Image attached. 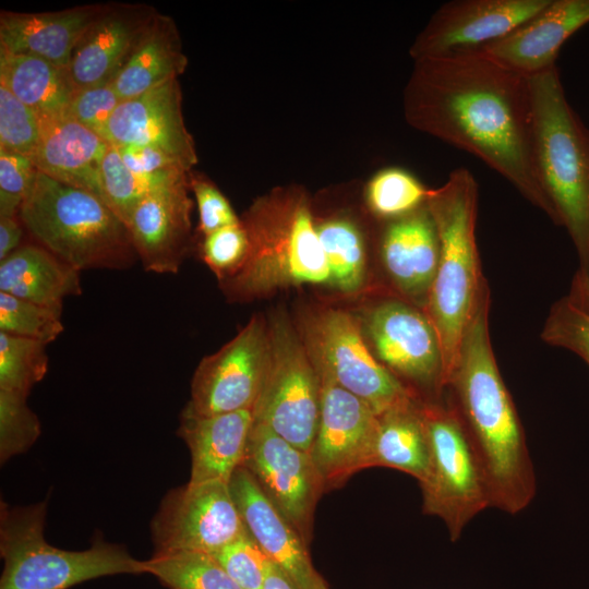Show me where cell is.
Instances as JSON below:
<instances>
[{
    "mask_svg": "<svg viewBox=\"0 0 589 589\" xmlns=\"http://www.w3.org/2000/svg\"><path fill=\"white\" fill-rule=\"evenodd\" d=\"M404 108L413 128L480 159L557 225L538 173L528 77L478 50L425 58Z\"/></svg>",
    "mask_w": 589,
    "mask_h": 589,
    "instance_id": "cell-1",
    "label": "cell"
},
{
    "mask_svg": "<svg viewBox=\"0 0 589 589\" xmlns=\"http://www.w3.org/2000/svg\"><path fill=\"white\" fill-rule=\"evenodd\" d=\"M490 305L485 280L448 376L446 396L482 469L491 507L517 515L533 501L537 482L522 424L493 352Z\"/></svg>",
    "mask_w": 589,
    "mask_h": 589,
    "instance_id": "cell-2",
    "label": "cell"
},
{
    "mask_svg": "<svg viewBox=\"0 0 589 589\" xmlns=\"http://www.w3.org/2000/svg\"><path fill=\"white\" fill-rule=\"evenodd\" d=\"M478 205V182L465 167L452 170L444 184L430 189L426 201L438 235L440 259L423 311L441 342L446 386L466 326L486 280L476 237Z\"/></svg>",
    "mask_w": 589,
    "mask_h": 589,
    "instance_id": "cell-3",
    "label": "cell"
},
{
    "mask_svg": "<svg viewBox=\"0 0 589 589\" xmlns=\"http://www.w3.org/2000/svg\"><path fill=\"white\" fill-rule=\"evenodd\" d=\"M249 251L241 268L221 281L233 300L300 285H330L309 201L300 190L278 189L260 197L241 220Z\"/></svg>",
    "mask_w": 589,
    "mask_h": 589,
    "instance_id": "cell-4",
    "label": "cell"
},
{
    "mask_svg": "<svg viewBox=\"0 0 589 589\" xmlns=\"http://www.w3.org/2000/svg\"><path fill=\"white\" fill-rule=\"evenodd\" d=\"M528 79L539 178L575 247L576 274L589 280V129L568 103L557 65Z\"/></svg>",
    "mask_w": 589,
    "mask_h": 589,
    "instance_id": "cell-5",
    "label": "cell"
},
{
    "mask_svg": "<svg viewBox=\"0 0 589 589\" xmlns=\"http://www.w3.org/2000/svg\"><path fill=\"white\" fill-rule=\"evenodd\" d=\"M20 219L52 254L77 269H125L137 256L127 225L96 194L37 170Z\"/></svg>",
    "mask_w": 589,
    "mask_h": 589,
    "instance_id": "cell-6",
    "label": "cell"
},
{
    "mask_svg": "<svg viewBox=\"0 0 589 589\" xmlns=\"http://www.w3.org/2000/svg\"><path fill=\"white\" fill-rule=\"evenodd\" d=\"M46 512V502L16 507L1 503L0 589H69L104 576L146 574L145 562L117 544L97 541L84 551L52 546L44 538Z\"/></svg>",
    "mask_w": 589,
    "mask_h": 589,
    "instance_id": "cell-7",
    "label": "cell"
},
{
    "mask_svg": "<svg viewBox=\"0 0 589 589\" xmlns=\"http://www.w3.org/2000/svg\"><path fill=\"white\" fill-rule=\"evenodd\" d=\"M430 443V465L422 491V510L438 517L456 542L465 527L491 500L482 469L456 410L447 396L423 402Z\"/></svg>",
    "mask_w": 589,
    "mask_h": 589,
    "instance_id": "cell-8",
    "label": "cell"
},
{
    "mask_svg": "<svg viewBox=\"0 0 589 589\" xmlns=\"http://www.w3.org/2000/svg\"><path fill=\"white\" fill-rule=\"evenodd\" d=\"M268 335V364L252 409L253 422L310 454L321 407L317 369L284 313L273 316Z\"/></svg>",
    "mask_w": 589,
    "mask_h": 589,
    "instance_id": "cell-9",
    "label": "cell"
},
{
    "mask_svg": "<svg viewBox=\"0 0 589 589\" xmlns=\"http://www.w3.org/2000/svg\"><path fill=\"white\" fill-rule=\"evenodd\" d=\"M364 328L376 359L418 399L445 398L441 342L421 308L400 298L383 299L368 312Z\"/></svg>",
    "mask_w": 589,
    "mask_h": 589,
    "instance_id": "cell-10",
    "label": "cell"
},
{
    "mask_svg": "<svg viewBox=\"0 0 589 589\" xmlns=\"http://www.w3.org/2000/svg\"><path fill=\"white\" fill-rule=\"evenodd\" d=\"M304 327V344L316 369L377 414L416 397L376 359L363 339L359 321L350 313L320 311Z\"/></svg>",
    "mask_w": 589,
    "mask_h": 589,
    "instance_id": "cell-11",
    "label": "cell"
},
{
    "mask_svg": "<svg viewBox=\"0 0 589 589\" xmlns=\"http://www.w3.org/2000/svg\"><path fill=\"white\" fill-rule=\"evenodd\" d=\"M268 353V326L261 315H254L231 340L201 360L183 410L197 416L252 410L264 381Z\"/></svg>",
    "mask_w": 589,
    "mask_h": 589,
    "instance_id": "cell-12",
    "label": "cell"
},
{
    "mask_svg": "<svg viewBox=\"0 0 589 589\" xmlns=\"http://www.w3.org/2000/svg\"><path fill=\"white\" fill-rule=\"evenodd\" d=\"M245 531L229 485L221 481L170 490L152 521L155 552L214 554Z\"/></svg>",
    "mask_w": 589,
    "mask_h": 589,
    "instance_id": "cell-13",
    "label": "cell"
},
{
    "mask_svg": "<svg viewBox=\"0 0 589 589\" xmlns=\"http://www.w3.org/2000/svg\"><path fill=\"white\" fill-rule=\"evenodd\" d=\"M242 465L273 506L309 544L314 509L325 491L310 454L266 425L253 422Z\"/></svg>",
    "mask_w": 589,
    "mask_h": 589,
    "instance_id": "cell-14",
    "label": "cell"
},
{
    "mask_svg": "<svg viewBox=\"0 0 589 589\" xmlns=\"http://www.w3.org/2000/svg\"><path fill=\"white\" fill-rule=\"evenodd\" d=\"M317 372L321 407L310 456L327 491L342 485L357 471L370 468L377 413L326 372Z\"/></svg>",
    "mask_w": 589,
    "mask_h": 589,
    "instance_id": "cell-15",
    "label": "cell"
},
{
    "mask_svg": "<svg viewBox=\"0 0 589 589\" xmlns=\"http://www.w3.org/2000/svg\"><path fill=\"white\" fill-rule=\"evenodd\" d=\"M549 0H452L432 15L410 48L417 60L476 50L507 35Z\"/></svg>",
    "mask_w": 589,
    "mask_h": 589,
    "instance_id": "cell-16",
    "label": "cell"
},
{
    "mask_svg": "<svg viewBox=\"0 0 589 589\" xmlns=\"http://www.w3.org/2000/svg\"><path fill=\"white\" fill-rule=\"evenodd\" d=\"M101 136L111 145H144L177 159L188 171L197 164L195 145L182 115L178 79L122 100Z\"/></svg>",
    "mask_w": 589,
    "mask_h": 589,
    "instance_id": "cell-17",
    "label": "cell"
},
{
    "mask_svg": "<svg viewBox=\"0 0 589 589\" xmlns=\"http://www.w3.org/2000/svg\"><path fill=\"white\" fill-rule=\"evenodd\" d=\"M189 175L146 194L127 227L146 272L177 274L190 245L192 200Z\"/></svg>",
    "mask_w": 589,
    "mask_h": 589,
    "instance_id": "cell-18",
    "label": "cell"
},
{
    "mask_svg": "<svg viewBox=\"0 0 589 589\" xmlns=\"http://www.w3.org/2000/svg\"><path fill=\"white\" fill-rule=\"evenodd\" d=\"M157 11L141 3H107L76 43L68 73L76 87L111 83Z\"/></svg>",
    "mask_w": 589,
    "mask_h": 589,
    "instance_id": "cell-19",
    "label": "cell"
},
{
    "mask_svg": "<svg viewBox=\"0 0 589 589\" xmlns=\"http://www.w3.org/2000/svg\"><path fill=\"white\" fill-rule=\"evenodd\" d=\"M228 485L248 531L293 586L297 589H329L312 564L308 544L267 500L243 465L236 469Z\"/></svg>",
    "mask_w": 589,
    "mask_h": 589,
    "instance_id": "cell-20",
    "label": "cell"
},
{
    "mask_svg": "<svg viewBox=\"0 0 589 589\" xmlns=\"http://www.w3.org/2000/svg\"><path fill=\"white\" fill-rule=\"evenodd\" d=\"M588 23L589 0H549L514 31L476 50L531 77L555 67L564 43Z\"/></svg>",
    "mask_w": 589,
    "mask_h": 589,
    "instance_id": "cell-21",
    "label": "cell"
},
{
    "mask_svg": "<svg viewBox=\"0 0 589 589\" xmlns=\"http://www.w3.org/2000/svg\"><path fill=\"white\" fill-rule=\"evenodd\" d=\"M385 272L406 301L424 309L438 265L440 240L426 206L387 220L380 242Z\"/></svg>",
    "mask_w": 589,
    "mask_h": 589,
    "instance_id": "cell-22",
    "label": "cell"
},
{
    "mask_svg": "<svg viewBox=\"0 0 589 589\" xmlns=\"http://www.w3.org/2000/svg\"><path fill=\"white\" fill-rule=\"evenodd\" d=\"M252 425V410L213 416L182 410L178 434L191 455L189 482L228 483L243 462Z\"/></svg>",
    "mask_w": 589,
    "mask_h": 589,
    "instance_id": "cell-23",
    "label": "cell"
},
{
    "mask_svg": "<svg viewBox=\"0 0 589 589\" xmlns=\"http://www.w3.org/2000/svg\"><path fill=\"white\" fill-rule=\"evenodd\" d=\"M103 4L53 12H0V50L31 55L67 68L80 37Z\"/></svg>",
    "mask_w": 589,
    "mask_h": 589,
    "instance_id": "cell-24",
    "label": "cell"
},
{
    "mask_svg": "<svg viewBox=\"0 0 589 589\" xmlns=\"http://www.w3.org/2000/svg\"><path fill=\"white\" fill-rule=\"evenodd\" d=\"M40 124L39 143L31 158L36 169L104 201L100 166L109 143L68 117L40 120Z\"/></svg>",
    "mask_w": 589,
    "mask_h": 589,
    "instance_id": "cell-25",
    "label": "cell"
},
{
    "mask_svg": "<svg viewBox=\"0 0 589 589\" xmlns=\"http://www.w3.org/2000/svg\"><path fill=\"white\" fill-rule=\"evenodd\" d=\"M0 292L60 309L82 294L80 272L37 243H24L0 262Z\"/></svg>",
    "mask_w": 589,
    "mask_h": 589,
    "instance_id": "cell-26",
    "label": "cell"
},
{
    "mask_svg": "<svg viewBox=\"0 0 589 589\" xmlns=\"http://www.w3.org/2000/svg\"><path fill=\"white\" fill-rule=\"evenodd\" d=\"M187 65L173 20L157 12L111 84L125 100L179 79Z\"/></svg>",
    "mask_w": 589,
    "mask_h": 589,
    "instance_id": "cell-27",
    "label": "cell"
},
{
    "mask_svg": "<svg viewBox=\"0 0 589 589\" xmlns=\"http://www.w3.org/2000/svg\"><path fill=\"white\" fill-rule=\"evenodd\" d=\"M429 465L430 443L420 399L411 398L377 414L370 468H393L421 483Z\"/></svg>",
    "mask_w": 589,
    "mask_h": 589,
    "instance_id": "cell-28",
    "label": "cell"
},
{
    "mask_svg": "<svg viewBox=\"0 0 589 589\" xmlns=\"http://www.w3.org/2000/svg\"><path fill=\"white\" fill-rule=\"evenodd\" d=\"M0 83L40 120L65 117L76 87L67 68L45 59L0 50Z\"/></svg>",
    "mask_w": 589,
    "mask_h": 589,
    "instance_id": "cell-29",
    "label": "cell"
},
{
    "mask_svg": "<svg viewBox=\"0 0 589 589\" xmlns=\"http://www.w3.org/2000/svg\"><path fill=\"white\" fill-rule=\"evenodd\" d=\"M330 285L344 292L362 288L366 274V251L363 236L351 220L335 217L316 223Z\"/></svg>",
    "mask_w": 589,
    "mask_h": 589,
    "instance_id": "cell-30",
    "label": "cell"
},
{
    "mask_svg": "<svg viewBox=\"0 0 589 589\" xmlns=\"http://www.w3.org/2000/svg\"><path fill=\"white\" fill-rule=\"evenodd\" d=\"M144 562L146 574L169 589H242L207 553L155 552Z\"/></svg>",
    "mask_w": 589,
    "mask_h": 589,
    "instance_id": "cell-31",
    "label": "cell"
},
{
    "mask_svg": "<svg viewBox=\"0 0 589 589\" xmlns=\"http://www.w3.org/2000/svg\"><path fill=\"white\" fill-rule=\"evenodd\" d=\"M430 189L399 167L378 170L368 182L365 201L371 213L385 220L409 215L426 204Z\"/></svg>",
    "mask_w": 589,
    "mask_h": 589,
    "instance_id": "cell-32",
    "label": "cell"
},
{
    "mask_svg": "<svg viewBox=\"0 0 589 589\" xmlns=\"http://www.w3.org/2000/svg\"><path fill=\"white\" fill-rule=\"evenodd\" d=\"M189 173L160 177L137 176L124 165L117 147L109 144L100 166L103 199L127 225L131 213L146 194Z\"/></svg>",
    "mask_w": 589,
    "mask_h": 589,
    "instance_id": "cell-33",
    "label": "cell"
},
{
    "mask_svg": "<svg viewBox=\"0 0 589 589\" xmlns=\"http://www.w3.org/2000/svg\"><path fill=\"white\" fill-rule=\"evenodd\" d=\"M47 345L0 332V389L28 396L48 372Z\"/></svg>",
    "mask_w": 589,
    "mask_h": 589,
    "instance_id": "cell-34",
    "label": "cell"
},
{
    "mask_svg": "<svg viewBox=\"0 0 589 589\" xmlns=\"http://www.w3.org/2000/svg\"><path fill=\"white\" fill-rule=\"evenodd\" d=\"M61 311L0 292V332L48 345L64 330Z\"/></svg>",
    "mask_w": 589,
    "mask_h": 589,
    "instance_id": "cell-35",
    "label": "cell"
},
{
    "mask_svg": "<svg viewBox=\"0 0 589 589\" xmlns=\"http://www.w3.org/2000/svg\"><path fill=\"white\" fill-rule=\"evenodd\" d=\"M27 396L0 389V459L24 453L40 435V421Z\"/></svg>",
    "mask_w": 589,
    "mask_h": 589,
    "instance_id": "cell-36",
    "label": "cell"
},
{
    "mask_svg": "<svg viewBox=\"0 0 589 589\" xmlns=\"http://www.w3.org/2000/svg\"><path fill=\"white\" fill-rule=\"evenodd\" d=\"M40 132L38 116L0 83V151L32 158Z\"/></svg>",
    "mask_w": 589,
    "mask_h": 589,
    "instance_id": "cell-37",
    "label": "cell"
},
{
    "mask_svg": "<svg viewBox=\"0 0 589 589\" xmlns=\"http://www.w3.org/2000/svg\"><path fill=\"white\" fill-rule=\"evenodd\" d=\"M540 337L552 347L577 354L589 365V314L565 296L551 305Z\"/></svg>",
    "mask_w": 589,
    "mask_h": 589,
    "instance_id": "cell-38",
    "label": "cell"
},
{
    "mask_svg": "<svg viewBox=\"0 0 589 589\" xmlns=\"http://www.w3.org/2000/svg\"><path fill=\"white\" fill-rule=\"evenodd\" d=\"M211 555L242 589H264L271 561L248 529Z\"/></svg>",
    "mask_w": 589,
    "mask_h": 589,
    "instance_id": "cell-39",
    "label": "cell"
},
{
    "mask_svg": "<svg viewBox=\"0 0 589 589\" xmlns=\"http://www.w3.org/2000/svg\"><path fill=\"white\" fill-rule=\"evenodd\" d=\"M249 251V238L242 221L204 236L201 255L204 263L221 281L232 277L243 265Z\"/></svg>",
    "mask_w": 589,
    "mask_h": 589,
    "instance_id": "cell-40",
    "label": "cell"
},
{
    "mask_svg": "<svg viewBox=\"0 0 589 589\" xmlns=\"http://www.w3.org/2000/svg\"><path fill=\"white\" fill-rule=\"evenodd\" d=\"M36 172L29 157L0 151V217L19 216Z\"/></svg>",
    "mask_w": 589,
    "mask_h": 589,
    "instance_id": "cell-41",
    "label": "cell"
},
{
    "mask_svg": "<svg viewBox=\"0 0 589 589\" xmlns=\"http://www.w3.org/2000/svg\"><path fill=\"white\" fill-rule=\"evenodd\" d=\"M121 101L111 83L79 88L72 97L65 117L101 135Z\"/></svg>",
    "mask_w": 589,
    "mask_h": 589,
    "instance_id": "cell-42",
    "label": "cell"
},
{
    "mask_svg": "<svg viewBox=\"0 0 589 589\" xmlns=\"http://www.w3.org/2000/svg\"><path fill=\"white\" fill-rule=\"evenodd\" d=\"M189 187L196 200L199 230L203 236L241 223L228 200L211 181L189 173Z\"/></svg>",
    "mask_w": 589,
    "mask_h": 589,
    "instance_id": "cell-43",
    "label": "cell"
},
{
    "mask_svg": "<svg viewBox=\"0 0 589 589\" xmlns=\"http://www.w3.org/2000/svg\"><path fill=\"white\" fill-rule=\"evenodd\" d=\"M124 165L141 177H160L188 171L177 159L163 151L144 145L116 146Z\"/></svg>",
    "mask_w": 589,
    "mask_h": 589,
    "instance_id": "cell-44",
    "label": "cell"
},
{
    "mask_svg": "<svg viewBox=\"0 0 589 589\" xmlns=\"http://www.w3.org/2000/svg\"><path fill=\"white\" fill-rule=\"evenodd\" d=\"M24 230L20 216L0 217V262L24 244Z\"/></svg>",
    "mask_w": 589,
    "mask_h": 589,
    "instance_id": "cell-45",
    "label": "cell"
},
{
    "mask_svg": "<svg viewBox=\"0 0 589 589\" xmlns=\"http://www.w3.org/2000/svg\"><path fill=\"white\" fill-rule=\"evenodd\" d=\"M565 297L576 308L589 314V280L575 273Z\"/></svg>",
    "mask_w": 589,
    "mask_h": 589,
    "instance_id": "cell-46",
    "label": "cell"
},
{
    "mask_svg": "<svg viewBox=\"0 0 589 589\" xmlns=\"http://www.w3.org/2000/svg\"><path fill=\"white\" fill-rule=\"evenodd\" d=\"M264 589H297L284 572L271 562Z\"/></svg>",
    "mask_w": 589,
    "mask_h": 589,
    "instance_id": "cell-47",
    "label": "cell"
}]
</instances>
